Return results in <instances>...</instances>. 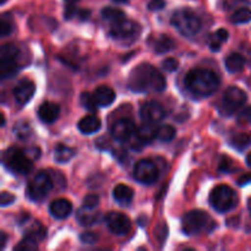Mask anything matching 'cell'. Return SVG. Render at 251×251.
<instances>
[{"label":"cell","mask_w":251,"mask_h":251,"mask_svg":"<svg viewBox=\"0 0 251 251\" xmlns=\"http://www.w3.org/2000/svg\"><path fill=\"white\" fill-rule=\"evenodd\" d=\"M20 50L14 44H4L0 49V75L2 80L12 77L19 71Z\"/></svg>","instance_id":"cell-8"},{"label":"cell","mask_w":251,"mask_h":251,"mask_svg":"<svg viewBox=\"0 0 251 251\" xmlns=\"http://www.w3.org/2000/svg\"><path fill=\"white\" fill-rule=\"evenodd\" d=\"M171 21L176 31L188 38L196 36L202 26L200 17L190 9H179L174 11Z\"/></svg>","instance_id":"cell-3"},{"label":"cell","mask_w":251,"mask_h":251,"mask_svg":"<svg viewBox=\"0 0 251 251\" xmlns=\"http://www.w3.org/2000/svg\"><path fill=\"white\" fill-rule=\"evenodd\" d=\"M176 129L172 125H163L158 127L157 131V139L162 142H171L176 137Z\"/></svg>","instance_id":"cell-32"},{"label":"cell","mask_w":251,"mask_h":251,"mask_svg":"<svg viewBox=\"0 0 251 251\" xmlns=\"http://www.w3.org/2000/svg\"><path fill=\"white\" fill-rule=\"evenodd\" d=\"M141 27L131 20L124 19L109 24V34L112 38L120 42H132L139 37Z\"/></svg>","instance_id":"cell-9"},{"label":"cell","mask_w":251,"mask_h":251,"mask_svg":"<svg viewBox=\"0 0 251 251\" xmlns=\"http://www.w3.org/2000/svg\"><path fill=\"white\" fill-rule=\"evenodd\" d=\"M15 201V196L11 195L10 193H6V191H2L1 196H0V205L1 207H6V206L11 205Z\"/></svg>","instance_id":"cell-39"},{"label":"cell","mask_w":251,"mask_h":251,"mask_svg":"<svg viewBox=\"0 0 251 251\" xmlns=\"http://www.w3.org/2000/svg\"><path fill=\"white\" fill-rule=\"evenodd\" d=\"M184 83L191 95L199 98H205L212 96L218 90L221 80L212 70L194 69L186 74Z\"/></svg>","instance_id":"cell-2"},{"label":"cell","mask_w":251,"mask_h":251,"mask_svg":"<svg viewBox=\"0 0 251 251\" xmlns=\"http://www.w3.org/2000/svg\"><path fill=\"white\" fill-rule=\"evenodd\" d=\"M113 1L118 2V4H125V2H127V0H113Z\"/></svg>","instance_id":"cell-50"},{"label":"cell","mask_w":251,"mask_h":251,"mask_svg":"<svg viewBox=\"0 0 251 251\" xmlns=\"http://www.w3.org/2000/svg\"><path fill=\"white\" fill-rule=\"evenodd\" d=\"M102 16L108 24H113V22L119 21V20L126 17L124 11H122L120 9H117V7H104L102 10Z\"/></svg>","instance_id":"cell-29"},{"label":"cell","mask_w":251,"mask_h":251,"mask_svg":"<svg viewBox=\"0 0 251 251\" xmlns=\"http://www.w3.org/2000/svg\"><path fill=\"white\" fill-rule=\"evenodd\" d=\"M75 150L60 144L55 147V150H54V161H55L56 163L60 164L68 163L70 159H73L74 157H75Z\"/></svg>","instance_id":"cell-24"},{"label":"cell","mask_w":251,"mask_h":251,"mask_svg":"<svg viewBox=\"0 0 251 251\" xmlns=\"http://www.w3.org/2000/svg\"><path fill=\"white\" fill-rule=\"evenodd\" d=\"M80 102L82 104V107L86 110H90V112H95L98 107L95 100V97H93V93L83 92L80 97Z\"/></svg>","instance_id":"cell-33"},{"label":"cell","mask_w":251,"mask_h":251,"mask_svg":"<svg viewBox=\"0 0 251 251\" xmlns=\"http://www.w3.org/2000/svg\"><path fill=\"white\" fill-rule=\"evenodd\" d=\"M164 6H166L164 0H151L147 5L149 10H151V11H159V10L164 9Z\"/></svg>","instance_id":"cell-41"},{"label":"cell","mask_w":251,"mask_h":251,"mask_svg":"<svg viewBox=\"0 0 251 251\" xmlns=\"http://www.w3.org/2000/svg\"><path fill=\"white\" fill-rule=\"evenodd\" d=\"M15 24L14 19L10 14H2L1 20H0V34L1 37H7L14 32Z\"/></svg>","instance_id":"cell-30"},{"label":"cell","mask_w":251,"mask_h":251,"mask_svg":"<svg viewBox=\"0 0 251 251\" xmlns=\"http://www.w3.org/2000/svg\"><path fill=\"white\" fill-rule=\"evenodd\" d=\"M59 114H60V107L51 102L43 103L38 109V118L44 124H53L58 120Z\"/></svg>","instance_id":"cell-17"},{"label":"cell","mask_w":251,"mask_h":251,"mask_svg":"<svg viewBox=\"0 0 251 251\" xmlns=\"http://www.w3.org/2000/svg\"><path fill=\"white\" fill-rule=\"evenodd\" d=\"M113 198L120 206H129L134 199V190L124 184H118L113 190Z\"/></svg>","instance_id":"cell-19"},{"label":"cell","mask_w":251,"mask_h":251,"mask_svg":"<svg viewBox=\"0 0 251 251\" xmlns=\"http://www.w3.org/2000/svg\"><path fill=\"white\" fill-rule=\"evenodd\" d=\"M225 65L230 74H238L244 69L245 58L239 53H232L226 58Z\"/></svg>","instance_id":"cell-23"},{"label":"cell","mask_w":251,"mask_h":251,"mask_svg":"<svg viewBox=\"0 0 251 251\" xmlns=\"http://www.w3.org/2000/svg\"><path fill=\"white\" fill-rule=\"evenodd\" d=\"M49 212L56 220H65L73 212V205L66 199L54 200L49 206Z\"/></svg>","instance_id":"cell-16"},{"label":"cell","mask_w":251,"mask_h":251,"mask_svg":"<svg viewBox=\"0 0 251 251\" xmlns=\"http://www.w3.org/2000/svg\"><path fill=\"white\" fill-rule=\"evenodd\" d=\"M38 248V242L29 237H25L24 239L20 242L19 245L15 247V250H22V251H32L36 250Z\"/></svg>","instance_id":"cell-34"},{"label":"cell","mask_w":251,"mask_h":251,"mask_svg":"<svg viewBox=\"0 0 251 251\" xmlns=\"http://www.w3.org/2000/svg\"><path fill=\"white\" fill-rule=\"evenodd\" d=\"M166 78L153 65L142 63L132 69L127 78V87L136 93L162 92L166 90Z\"/></svg>","instance_id":"cell-1"},{"label":"cell","mask_w":251,"mask_h":251,"mask_svg":"<svg viewBox=\"0 0 251 251\" xmlns=\"http://www.w3.org/2000/svg\"><path fill=\"white\" fill-rule=\"evenodd\" d=\"M34 92H36L34 83L28 78H24L14 88L15 102L19 107H25L32 100Z\"/></svg>","instance_id":"cell-15"},{"label":"cell","mask_w":251,"mask_h":251,"mask_svg":"<svg viewBox=\"0 0 251 251\" xmlns=\"http://www.w3.org/2000/svg\"><path fill=\"white\" fill-rule=\"evenodd\" d=\"M248 100V96L242 88L239 87H228L226 90L222 98V108L223 112L227 115H232L237 110H239L245 104Z\"/></svg>","instance_id":"cell-10"},{"label":"cell","mask_w":251,"mask_h":251,"mask_svg":"<svg viewBox=\"0 0 251 251\" xmlns=\"http://www.w3.org/2000/svg\"><path fill=\"white\" fill-rule=\"evenodd\" d=\"M105 223L110 232L115 235H126L131 229L129 217L120 212H109L105 216Z\"/></svg>","instance_id":"cell-13"},{"label":"cell","mask_w":251,"mask_h":251,"mask_svg":"<svg viewBox=\"0 0 251 251\" xmlns=\"http://www.w3.org/2000/svg\"><path fill=\"white\" fill-rule=\"evenodd\" d=\"M233 162L230 161L228 157H223L222 158V162H221V166H220V169L222 172H226V173H228V172H230L232 169H230V166H232Z\"/></svg>","instance_id":"cell-44"},{"label":"cell","mask_w":251,"mask_h":251,"mask_svg":"<svg viewBox=\"0 0 251 251\" xmlns=\"http://www.w3.org/2000/svg\"><path fill=\"white\" fill-rule=\"evenodd\" d=\"M134 178L144 185H151L159 178V171L151 159H141L134 167Z\"/></svg>","instance_id":"cell-11"},{"label":"cell","mask_w":251,"mask_h":251,"mask_svg":"<svg viewBox=\"0 0 251 251\" xmlns=\"http://www.w3.org/2000/svg\"><path fill=\"white\" fill-rule=\"evenodd\" d=\"M140 117L144 123L158 124L166 118V110L159 103L151 100L142 104V107L140 108Z\"/></svg>","instance_id":"cell-14"},{"label":"cell","mask_w":251,"mask_h":251,"mask_svg":"<svg viewBox=\"0 0 251 251\" xmlns=\"http://www.w3.org/2000/svg\"><path fill=\"white\" fill-rule=\"evenodd\" d=\"M54 180L51 174L47 172H39L36 174L31 183L27 186V198L33 202H41L42 200L47 198L50 190L53 189Z\"/></svg>","instance_id":"cell-7"},{"label":"cell","mask_w":251,"mask_h":251,"mask_svg":"<svg viewBox=\"0 0 251 251\" xmlns=\"http://www.w3.org/2000/svg\"><path fill=\"white\" fill-rule=\"evenodd\" d=\"M249 211H250V216H251V199L249 200Z\"/></svg>","instance_id":"cell-52"},{"label":"cell","mask_w":251,"mask_h":251,"mask_svg":"<svg viewBox=\"0 0 251 251\" xmlns=\"http://www.w3.org/2000/svg\"><path fill=\"white\" fill-rule=\"evenodd\" d=\"M93 97L98 107H109L115 100V92L108 86H100L93 92Z\"/></svg>","instance_id":"cell-18"},{"label":"cell","mask_w":251,"mask_h":251,"mask_svg":"<svg viewBox=\"0 0 251 251\" xmlns=\"http://www.w3.org/2000/svg\"><path fill=\"white\" fill-rule=\"evenodd\" d=\"M223 43L222 38H221L220 36H218L217 33H213L212 36H211L210 41H208V46H210V49L212 51H218L221 49V44Z\"/></svg>","instance_id":"cell-36"},{"label":"cell","mask_w":251,"mask_h":251,"mask_svg":"<svg viewBox=\"0 0 251 251\" xmlns=\"http://www.w3.org/2000/svg\"><path fill=\"white\" fill-rule=\"evenodd\" d=\"M95 210L96 208H81L77 212V216H76L78 223H80L81 226H83V227H91V226L100 222V215L98 212H96Z\"/></svg>","instance_id":"cell-21"},{"label":"cell","mask_w":251,"mask_h":251,"mask_svg":"<svg viewBox=\"0 0 251 251\" xmlns=\"http://www.w3.org/2000/svg\"><path fill=\"white\" fill-rule=\"evenodd\" d=\"M14 134L15 136L19 140L22 141H26V140L31 139L32 135H33V130H32L31 125L26 120H21V122H17L14 126Z\"/></svg>","instance_id":"cell-26"},{"label":"cell","mask_w":251,"mask_h":251,"mask_svg":"<svg viewBox=\"0 0 251 251\" xmlns=\"http://www.w3.org/2000/svg\"><path fill=\"white\" fill-rule=\"evenodd\" d=\"M77 127L83 135L95 134V132H97L100 129V118L93 114L86 115V117H83L78 122Z\"/></svg>","instance_id":"cell-20"},{"label":"cell","mask_w":251,"mask_h":251,"mask_svg":"<svg viewBox=\"0 0 251 251\" xmlns=\"http://www.w3.org/2000/svg\"><path fill=\"white\" fill-rule=\"evenodd\" d=\"M247 163H248V166H249L250 168H251V153L248 154V157H247Z\"/></svg>","instance_id":"cell-49"},{"label":"cell","mask_w":251,"mask_h":251,"mask_svg":"<svg viewBox=\"0 0 251 251\" xmlns=\"http://www.w3.org/2000/svg\"><path fill=\"white\" fill-rule=\"evenodd\" d=\"M80 240L83 244H96L98 240V237L92 232H85L80 235Z\"/></svg>","instance_id":"cell-37"},{"label":"cell","mask_w":251,"mask_h":251,"mask_svg":"<svg viewBox=\"0 0 251 251\" xmlns=\"http://www.w3.org/2000/svg\"><path fill=\"white\" fill-rule=\"evenodd\" d=\"M176 44L173 38H171L169 36H166V34H162V36H159L158 38L156 39V42H154L153 49L156 53L164 54L176 49Z\"/></svg>","instance_id":"cell-25"},{"label":"cell","mask_w":251,"mask_h":251,"mask_svg":"<svg viewBox=\"0 0 251 251\" xmlns=\"http://www.w3.org/2000/svg\"><path fill=\"white\" fill-rule=\"evenodd\" d=\"M5 243H6V234L4 232H1V247H5Z\"/></svg>","instance_id":"cell-48"},{"label":"cell","mask_w":251,"mask_h":251,"mask_svg":"<svg viewBox=\"0 0 251 251\" xmlns=\"http://www.w3.org/2000/svg\"><path fill=\"white\" fill-rule=\"evenodd\" d=\"M77 16L81 21H86V20H88L91 17V11L90 10H80Z\"/></svg>","instance_id":"cell-47"},{"label":"cell","mask_w":251,"mask_h":251,"mask_svg":"<svg viewBox=\"0 0 251 251\" xmlns=\"http://www.w3.org/2000/svg\"><path fill=\"white\" fill-rule=\"evenodd\" d=\"M240 122H245V123H250L251 124V107L245 108L242 113H240L239 117Z\"/></svg>","instance_id":"cell-45"},{"label":"cell","mask_w":251,"mask_h":251,"mask_svg":"<svg viewBox=\"0 0 251 251\" xmlns=\"http://www.w3.org/2000/svg\"><path fill=\"white\" fill-rule=\"evenodd\" d=\"M46 235H47L46 228H44L39 222L34 221L33 225H32L31 227L27 229L25 237H29V238H32V239L36 240V242L39 243V242H42L44 238H46Z\"/></svg>","instance_id":"cell-27"},{"label":"cell","mask_w":251,"mask_h":251,"mask_svg":"<svg viewBox=\"0 0 251 251\" xmlns=\"http://www.w3.org/2000/svg\"><path fill=\"white\" fill-rule=\"evenodd\" d=\"M156 235L158 237V239L161 240V243H163V240L166 239V237L168 235V227H167L164 223H162V225L156 229Z\"/></svg>","instance_id":"cell-42"},{"label":"cell","mask_w":251,"mask_h":251,"mask_svg":"<svg viewBox=\"0 0 251 251\" xmlns=\"http://www.w3.org/2000/svg\"><path fill=\"white\" fill-rule=\"evenodd\" d=\"M98 203H100V198H98L97 195H93V194H91V195L85 196L82 205H83V207L96 208L98 206Z\"/></svg>","instance_id":"cell-35"},{"label":"cell","mask_w":251,"mask_h":251,"mask_svg":"<svg viewBox=\"0 0 251 251\" xmlns=\"http://www.w3.org/2000/svg\"><path fill=\"white\" fill-rule=\"evenodd\" d=\"M230 20H232L233 24L237 25L248 24L251 21V10L248 7H240L232 15Z\"/></svg>","instance_id":"cell-31"},{"label":"cell","mask_w":251,"mask_h":251,"mask_svg":"<svg viewBox=\"0 0 251 251\" xmlns=\"http://www.w3.org/2000/svg\"><path fill=\"white\" fill-rule=\"evenodd\" d=\"M66 2H68V4H75L76 1H78V0H65Z\"/></svg>","instance_id":"cell-51"},{"label":"cell","mask_w":251,"mask_h":251,"mask_svg":"<svg viewBox=\"0 0 251 251\" xmlns=\"http://www.w3.org/2000/svg\"><path fill=\"white\" fill-rule=\"evenodd\" d=\"M136 126L130 119H119L110 127V134L117 141L130 142V140L136 135Z\"/></svg>","instance_id":"cell-12"},{"label":"cell","mask_w":251,"mask_h":251,"mask_svg":"<svg viewBox=\"0 0 251 251\" xmlns=\"http://www.w3.org/2000/svg\"><path fill=\"white\" fill-rule=\"evenodd\" d=\"M210 203L213 210L220 213H225L237 206L238 196L230 186L218 185L211 191Z\"/></svg>","instance_id":"cell-6"},{"label":"cell","mask_w":251,"mask_h":251,"mask_svg":"<svg viewBox=\"0 0 251 251\" xmlns=\"http://www.w3.org/2000/svg\"><path fill=\"white\" fill-rule=\"evenodd\" d=\"M230 144L234 149H237L238 151H244L245 149L251 146V134H237L232 137L230 140Z\"/></svg>","instance_id":"cell-28"},{"label":"cell","mask_w":251,"mask_h":251,"mask_svg":"<svg viewBox=\"0 0 251 251\" xmlns=\"http://www.w3.org/2000/svg\"><path fill=\"white\" fill-rule=\"evenodd\" d=\"M96 144H97L98 149L108 150V147H109V140H108L105 136H102L100 139H98L97 141H96Z\"/></svg>","instance_id":"cell-46"},{"label":"cell","mask_w":251,"mask_h":251,"mask_svg":"<svg viewBox=\"0 0 251 251\" xmlns=\"http://www.w3.org/2000/svg\"><path fill=\"white\" fill-rule=\"evenodd\" d=\"M162 66H163L164 70L168 71V73H173V71H176V69H178L179 63L176 60V59L168 58L162 63Z\"/></svg>","instance_id":"cell-38"},{"label":"cell","mask_w":251,"mask_h":251,"mask_svg":"<svg viewBox=\"0 0 251 251\" xmlns=\"http://www.w3.org/2000/svg\"><path fill=\"white\" fill-rule=\"evenodd\" d=\"M77 14L78 11L74 4H68V6L64 10V17H65V20H73L74 17L77 16Z\"/></svg>","instance_id":"cell-40"},{"label":"cell","mask_w":251,"mask_h":251,"mask_svg":"<svg viewBox=\"0 0 251 251\" xmlns=\"http://www.w3.org/2000/svg\"><path fill=\"white\" fill-rule=\"evenodd\" d=\"M6 2V0H1V4H5Z\"/></svg>","instance_id":"cell-53"},{"label":"cell","mask_w":251,"mask_h":251,"mask_svg":"<svg viewBox=\"0 0 251 251\" xmlns=\"http://www.w3.org/2000/svg\"><path fill=\"white\" fill-rule=\"evenodd\" d=\"M25 151L27 152V154H28L33 161H36V159H38L39 157H41V150H39L38 147H29V149H25Z\"/></svg>","instance_id":"cell-43"},{"label":"cell","mask_w":251,"mask_h":251,"mask_svg":"<svg viewBox=\"0 0 251 251\" xmlns=\"http://www.w3.org/2000/svg\"><path fill=\"white\" fill-rule=\"evenodd\" d=\"M215 227L216 225L212 217L201 210H194L188 212L183 217V222H181V228L186 235L212 232Z\"/></svg>","instance_id":"cell-4"},{"label":"cell","mask_w":251,"mask_h":251,"mask_svg":"<svg viewBox=\"0 0 251 251\" xmlns=\"http://www.w3.org/2000/svg\"><path fill=\"white\" fill-rule=\"evenodd\" d=\"M157 131H158L157 124L144 123V124L137 129L136 134H137V137L140 139V141H141L144 145H146L149 144V142H151L153 139H156Z\"/></svg>","instance_id":"cell-22"},{"label":"cell","mask_w":251,"mask_h":251,"mask_svg":"<svg viewBox=\"0 0 251 251\" xmlns=\"http://www.w3.org/2000/svg\"><path fill=\"white\" fill-rule=\"evenodd\" d=\"M2 164L7 171L19 176H26L33 169V159L25 150L11 147L2 154Z\"/></svg>","instance_id":"cell-5"}]
</instances>
